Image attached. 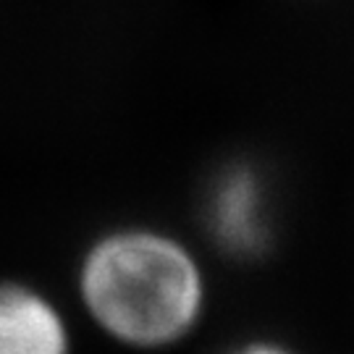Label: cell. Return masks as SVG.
I'll return each mask as SVG.
<instances>
[{"label":"cell","instance_id":"4","mask_svg":"<svg viewBox=\"0 0 354 354\" xmlns=\"http://www.w3.org/2000/svg\"><path fill=\"white\" fill-rule=\"evenodd\" d=\"M223 354H297L291 352L289 346H283L279 342H247V344H239V346H234V349H228Z\"/></svg>","mask_w":354,"mask_h":354},{"label":"cell","instance_id":"3","mask_svg":"<svg viewBox=\"0 0 354 354\" xmlns=\"http://www.w3.org/2000/svg\"><path fill=\"white\" fill-rule=\"evenodd\" d=\"M0 354H71V330L61 307L35 286L3 281Z\"/></svg>","mask_w":354,"mask_h":354},{"label":"cell","instance_id":"1","mask_svg":"<svg viewBox=\"0 0 354 354\" xmlns=\"http://www.w3.org/2000/svg\"><path fill=\"white\" fill-rule=\"evenodd\" d=\"M79 299L97 328L131 349H165L203 323L207 283L184 241L147 226L108 231L87 247Z\"/></svg>","mask_w":354,"mask_h":354},{"label":"cell","instance_id":"2","mask_svg":"<svg viewBox=\"0 0 354 354\" xmlns=\"http://www.w3.org/2000/svg\"><path fill=\"white\" fill-rule=\"evenodd\" d=\"M205 221L213 239L236 257L263 254L270 239V200L263 174L247 163L226 165L213 178Z\"/></svg>","mask_w":354,"mask_h":354}]
</instances>
